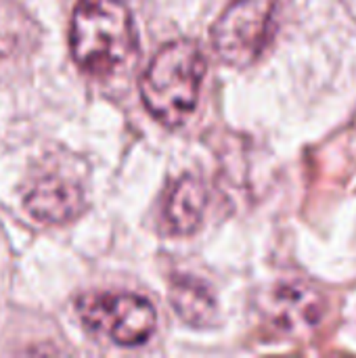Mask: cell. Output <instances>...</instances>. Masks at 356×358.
<instances>
[{
  "instance_id": "3957f363",
  "label": "cell",
  "mask_w": 356,
  "mask_h": 358,
  "mask_svg": "<svg viewBox=\"0 0 356 358\" xmlns=\"http://www.w3.org/2000/svg\"><path fill=\"white\" fill-rule=\"evenodd\" d=\"M279 0H231L212 25L216 55L231 67H250L269 48L277 31Z\"/></svg>"
},
{
  "instance_id": "277c9868",
  "label": "cell",
  "mask_w": 356,
  "mask_h": 358,
  "mask_svg": "<svg viewBox=\"0 0 356 358\" xmlns=\"http://www.w3.org/2000/svg\"><path fill=\"white\" fill-rule=\"evenodd\" d=\"M78 315L92 336L122 348L147 344L157 325L153 304L136 294L84 296L78 302Z\"/></svg>"
},
{
  "instance_id": "6da1fadb",
  "label": "cell",
  "mask_w": 356,
  "mask_h": 358,
  "mask_svg": "<svg viewBox=\"0 0 356 358\" xmlns=\"http://www.w3.org/2000/svg\"><path fill=\"white\" fill-rule=\"evenodd\" d=\"M208 61L193 40L164 44L141 78V99L147 111L166 128L187 124L197 107Z\"/></svg>"
},
{
  "instance_id": "7a4b0ae2",
  "label": "cell",
  "mask_w": 356,
  "mask_h": 358,
  "mask_svg": "<svg viewBox=\"0 0 356 358\" xmlns=\"http://www.w3.org/2000/svg\"><path fill=\"white\" fill-rule=\"evenodd\" d=\"M69 46L76 65L90 76H109L136 48V27L122 0H78Z\"/></svg>"
},
{
  "instance_id": "8992f818",
  "label": "cell",
  "mask_w": 356,
  "mask_h": 358,
  "mask_svg": "<svg viewBox=\"0 0 356 358\" xmlns=\"http://www.w3.org/2000/svg\"><path fill=\"white\" fill-rule=\"evenodd\" d=\"M25 208L38 222L65 224L82 214L84 191L63 174H44L25 195Z\"/></svg>"
},
{
  "instance_id": "52a82bcc",
  "label": "cell",
  "mask_w": 356,
  "mask_h": 358,
  "mask_svg": "<svg viewBox=\"0 0 356 358\" xmlns=\"http://www.w3.org/2000/svg\"><path fill=\"white\" fill-rule=\"evenodd\" d=\"M208 203L206 185L191 174L172 182L164 206V224L170 235L185 237L199 229Z\"/></svg>"
},
{
  "instance_id": "9c48e42d",
  "label": "cell",
  "mask_w": 356,
  "mask_h": 358,
  "mask_svg": "<svg viewBox=\"0 0 356 358\" xmlns=\"http://www.w3.org/2000/svg\"><path fill=\"white\" fill-rule=\"evenodd\" d=\"M31 31V21L8 0H0V55H10Z\"/></svg>"
},
{
  "instance_id": "5b68a950",
  "label": "cell",
  "mask_w": 356,
  "mask_h": 358,
  "mask_svg": "<svg viewBox=\"0 0 356 358\" xmlns=\"http://www.w3.org/2000/svg\"><path fill=\"white\" fill-rule=\"evenodd\" d=\"M262 313L266 325L279 336H302L323 321L327 302L306 281H283L271 289Z\"/></svg>"
},
{
  "instance_id": "ba28073f",
  "label": "cell",
  "mask_w": 356,
  "mask_h": 358,
  "mask_svg": "<svg viewBox=\"0 0 356 358\" xmlns=\"http://www.w3.org/2000/svg\"><path fill=\"white\" fill-rule=\"evenodd\" d=\"M170 304L174 306V313L191 327H204L216 319V300L210 287L193 277H178L172 281Z\"/></svg>"
}]
</instances>
